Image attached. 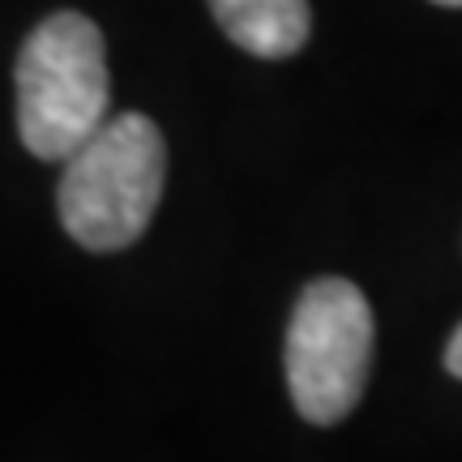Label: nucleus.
<instances>
[{"instance_id": "nucleus-1", "label": "nucleus", "mask_w": 462, "mask_h": 462, "mask_svg": "<svg viewBox=\"0 0 462 462\" xmlns=\"http://www.w3.org/2000/svg\"><path fill=\"white\" fill-rule=\"evenodd\" d=\"M60 223L90 253L129 248L159 210L167 180V146L142 112L107 116L82 146L60 159Z\"/></svg>"}, {"instance_id": "nucleus-2", "label": "nucleus", "mask_w": 462, "mask_h": 462, "mask_svg": "<svg viewBox=\"0 0 462 462\" xmlns=\"http://www.w3.org/2000/svg\"><path fill=\"white\" fill-rule=\"evenodd\" d=\"M17 133L43 163H60L112 116V78L99 26L82 14H51L17 51Z\"/></svg>"}, {"instance_id": "nucleus-3", "label": "nucleus", "mask_w": 462, "mask_h": 462, "mask_svg": "<svg viewBox=\"0 0 462 462\" xmlns=\"http://www.w3.org/2000/svg\"><path fill=\"white\" fill-rule=\"evenodd\" d=\"M373 364V309L356 282L313 279L287 326V390L309 424L330 429L356 411Z\"/></svg>"}, {"instance_id": "nucleus-4", "label": "nucleus", "mask_w": 462, "mask_h": 462, "mask_svg": "<svg viewBox=\"0 0 462 462\" xmlns=\"http://www.w3.org/2000/svg\"><path fill=\"white\" fill-rule=\"evenodd\" d=\"M210 14L236 48L262 60L296 56L313 31L309 0H210Z\"/></svg>"}, {"instance_id": "nucleus-5", "label": "nucleus", "mask_w": 462, "mask_h": 462, "mask_svg": "<svg viewBox=\"0 0 462 462\" xmlns=\"http://www.w3.org/2000/svg\"><path fill=\"white\" fill-rule=\"evenodd\" d=\"M446 368L462 381V321H458V330L449 334V346H446Z\"/></svg>"}, {"instance_id": "nucleus-6", "label": "nucleus", "mask_w": 462, "mask_h": 462, "mask_svg": "<svg viewBox=\"0 0 462 462\" xmlns=\"http://www.w3.org/2000/svg\"><path fill=\"white\" fill-rule=\"evenodd\" d=\"M432 5H446V9H462V0H432Z\"/></svg>"}]
</instances>
